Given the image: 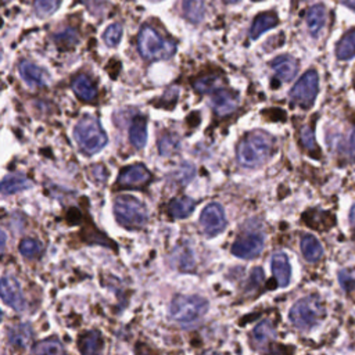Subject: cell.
Returning <instances> with one entry per match:
<instances>
[{
	"instance_id": "obj_1",
	"label": "cell",
	"mask_w": 355,
	"mask_h": 355,
	"mask_svg": "<svg viewBox=\"0 0 355 355\" xmlns=\"http://www.w3.org/2000/svg\"><path fill=\"white\" fill-rule=\"evenodd\" d=\"M272 153V137L263 132H254L243 139L236 150L237 161L245 168L263 164Z\"/></svg>"
},
{
	"instance_id": "obj_2",
	"label": "cell",
	"mask_w": 355,
	"mask_h": 355,
	"mask_svg": "<svg viewBox=\"0 0 355 355\" xmlns=\"http://www.w3.org/2000/svg\"><path fill=\"white\" fill-rule=\"evenodd\" d=\"M208 311V301L201 295H178L169 306L171 318L182 326H193Z\"/></svg>"
},
{
	"instance_id": "obj_3",
	"label": "cell",
	"mask_w": 355,
	"mask_h": 355,
	"mask_svg": "<svg viewBox=\"0 0 355 355\" xmlns=\"http://www.w3.org/2000/svg\"><path fill=\"white\" fill-rule=\"evenodd\" d=\"M324 306L316 294L298 300L290 309V322L300 330H309L324 316Z\"/></svg>"
},
{
	"instance_id": "obj_4",
	"label": "cell",
	"mask_w": 355,
	"mask_h": 355,
	"mask_svg": "<svg viewBox=\"0 0 355 355\" xmlns=\"http://www.w3.org/2000/svg\"><path fill=\"white\" fill-rule=\"evenodd\" d=\"M137 47L143 58L154 61L172 57L176 44L172 40L161 37L151 26H144L137 36Z\"/></svg>"
},
{
	"instance_id": "obj_5",
	"label": "cell",
	"mask_w": 355,
	"mask_h": 355,
	"mask_svg": "<svg viewBox=\"0 0 355 355\" xmlns=\"http://www.w3.org/2000/svg\"><path fill=\"white\" fill-rule=\"evenodd\" d=\"M73 133L78 146L86 154H96L107 144V135L93 116H83L75 126Z\"/></svg>"
},
{
	"instance_id": "obj_6",
	"label": "cell",
	"mask_w": 355,
	"mask_h": 355,
	"mask_svg": "<svg viewBox=\"0 0 355 355\" xmlns=\"http://www.w3.org/2000/svg\"><path fill=\"white\" fill-rule=\"evenodd\" d=\"M116 220L128 229H139L147 222V209L141 201L132 196H119L114 201Z\"/></svg>"
},
{
	"instance_id": "obj_7",
	"label": "cell",
	"mask_w": 355,
	"mask_h": 355,
	"mask_svg": "<svg viewBox=\"0 0 355 355\" xmlns=\"http://www.w3.org/2000/svg\"><path fill=\"white\" fill-rule=\"evenodd\" d=\"M316 93H318V73L316 71L311 69L305 72L293 86V89L290 90V100L291 103L300 107L309 108L315 101Z\"/></svg>"
},
{
	"instance_id": "obj_8",
	"label": "cell",
	"mask_w": 355,
	"mask_h": 355,
	"mask_svg": "<svg viewBox=\"0 0 355 355\" xmlns=\"http://www.w3.org/2000/svg\"><path fill=\"white\" fill-rule=\"evenodd\" d=\"M263 248V237L259 233H245L239 236L233 245H232V254L243 258V259H250L255 258L261 254Z\"/></svg>"
},
{
	"instance_id": "obj_9",
	"label": "cell",
	"mask_w": 355,
	"mask_h": 355,
	"mask_svg": "<svg viewBox=\"0 0 355 355\" xmlns=\"http://www.w3.org/2000/svg\"><path fill=\"white\" fill-rule=\"evenodd\" d=\"M200 225L204 233L208 236H216L218 233H220L226 226L223 208L216 202L208 204L201 212Z\"/></svg>"
},
{
	"instance_id": "obj_10",
	"label": "cell",
	"mask_w": 355,
	"mask_h": 355,
	"mask_svg": "<svg viewBox=\"0 0 355 355\" xmlns=\"http://www.w3.org/2000/svg\"><path fill=\"white\" fill-rule=\"evenodd\" d=\"M0 297L15 311L22 312L25 309V300L21 287L12 276H4L0 279Z\"/></svg>"
},
{
	"instance_id": "obj_11",
	"label": "cell",
	"mask_w": 355,
	"mask_h": 355,
	"mask_svg": "<svg viewBox=\"0 0 355 355\" xmlns=\"http://www.w3.org/2000/svg\"><path fill=\"white\" fill-rule=\"evenodd\" d=\"M151 179V173L141 164H135L123 168L118 176V184L121 187H140Z\"/></svg>"
},
{
	"instance_id": "obj_12",
	"label": "cell",
	"mask_w": 355,
	"mask_h": 355,
	"mask_svg": "<svg viewBox=\"0 0 355 355\" xmlns=\"http://www.w3.org/2000/svg\"><path fill=\"white\" fill-rule=\"evenodd\" d=\"M270 269L280 287H286L291 279V266L286 254L276 252L270 259Z\"/></svg>"
},
{
	"instance_id": "obj_13",
	"label": "cell",
	"mask_w": 355,
	"mask_h": 355,
	"mask_svg": "<svg viewBox=\"0 0 355 355\" xmlns=\"http://www.w3.org/2000/svg\"><path fill=\"white\" fill-rule=\"evenodd\" d=\"M19 73H21V78L29 86H44L49 80L46 71L32 64L31 61H22L19 64Z\"/></svg>"
},
{
	"instance_id": "obj_14",
	"label": "cell",
	"mask_w": 355,
	"mask_h": 355,
	"mask_svg": "<svg viewBox=\"0 0 355 355\" xmlns=\"http://www.w3.org/2000/svg\"><path fill=\"white\" fill-rule=\"evenodd\" d=\"M270 67L273 68V71L276 72V75L282 79V80H291L294 78V75L297 73L298 65L297 61L290 57V55H279L276 57L272 62Z\"/></svg>"
},
{
	"instance_id": "obj_15",
	"label": "cell",
	"mask_w": 355,
	"mask_h": 355,
	"mask_svg": "<svg viewBox=\"0 0 355 355\" xmlns=\"http://www.w3.org/2000/svg\"><path fill=\"white\" fill-rule=\"evenodd\" d=\"M211 103L219 115H226L237 107V97L227 90H218L212 94Z\"/></svg>"
},
{
	"instance_id": "obj_16",
	"label": "cell",
	"mask_w": 355,
	"mask_h": 355,
	"mask_svg": "<svg viewBox=\"0 0 355 355\" xmlns=\"http://www.w3.org/2000/svg\"><path fill=\"white\" fill-rule=\"evenodd\" d=\"M279 22L276 12L272 11H266V12H261L255 17V19L252 21L251 25V31H250V36L251 39H257L259 37L263 32L269 31L270 28L276 26Z\"/></svg>"
},
{
	"instance_id": "obj_17",
	"label": "cell",
	"mask_w": 355,
	"mask_h": 355,
	"mask_svg": "<svg viewBox=\"0 0 355 355\" xmlns=\"http://www.w3.org/2000/svg\"><path fill=\"white\" fill-rule=\"evenodd\" d=\"M32 186V182L19 173H12L7 175L1 182H0V193L1 194H14L22 190H26Z\"/></svg>"
},
{
	"instance_id": "obj_18",
	"label": "cell",
	"mask_w": 355,
	"mask_h": 355,
	"mask_svg": "<svg viewBox=\"0 0 355 355\" xmlns=\"http://www.w3.org/2000/svg\"><path fill=\"white\" fill-rule=\"evenodd\" d=\"M130 143L136 148H141L147 140V119L143 115H137L133 118L130 129H129Z\"/></svg>"
},
{
	"instance_id": "obj_19",
	"label": "cell",
	"mask_w": 355,
	"mask_h": 355,
	"mask_svg": "<svg viewBox=\"0 0 355 355\" xmlns=\"http://www.w3.org/2000/svg\"><path fill=\"white\" fill-rule=\"evenodd\" d=\"M301 252L308 262H316L322 258L323 248L315 236L304 234L301 237Z\"/></svg>"
},
{
	"instance_id": "obj_20",
	"label": "cell",
	"mask_w": 355,
	"mask_h": 355,
	"mask_svg": "<svg viewBox=\"0 0 355 355\" xmlns=\"http://www.w3.org/2000/svg\"><path fill=\"white\" fill-rule=\"evenodd\" d=\"M72 89L75 94L83 101H93L97 96V89L93 82L86 75H79L75 78L72 83Z\"/></svg>"
},
{
	"instance_id": "obj_21",
	"label": "cell",
	"mask_w": 355,
	"mask_h": 355,
	"mask_svg": "<svg viewBox=\"0 0 355 355\" xmlns=\"http://www.w3.org/2000/svg\"><path fill=\"white\" fill-rule=\"evenodd\" d=\"M79 348L82 355H101L103 340L98 331H89L79 340Z\"/></svg>"
},
{
	"instance_id": "obj_22",
	"label": "cell",
	"mask_w": 355,
	"mask_h": 355,
	"mask_svg": "<svg viewBox=\"0 0 355 355\" xmlns=\"http://www.w3.org/2000/svg\"><path fill=\"white\" fill-rule=\"evenodd\" d=\"M305 19H306L309 32L313 36L318 35L319 31L322 29V26L324 25V21H326V8L322 4L311 7L305 14Z\"/></svg>"
},
{
	"instance_id": "obj_23",
	"label": "cell",
	"mask_w": 355,
	"mask_h": 355,
	"mask_svg": "<svg viewBox=\"0 0 355 355\" xmlns=\"http://www.w3.org/2000/svg\"><path fill=\"white\" fill-rule=\"evenodd\" d=\"M196 204L191 198L189 197H179V198H175L171 201L169 204V214L173 216V218H178V219H182V218H187L193 209H194Z\"/></svg>"
},
{
	"instance_id": "obj_24",
	"label": "cell",
	"mask_w": 355,
	"mask_h": 355,
	"mask_svg": "<svg viewBox=\"0 0 355 355\" xmlns=\"http://www.w3.org/2000/svg\"><path fill=\"white\" fill-rule=\"evenodd\" d=\"M336 55L340 60H348L355 55V29L347 32L336 47Z\"/></svg>"
},
{
	"instance_id": "obj_25",
	"label": "cell",
	"mask_w": 355,
	"mask_h": 355,
	"mask_svg": "<svg viewBox=\"0 0 355 355\" xmlns=\"http://www.w3.org/2000/svg\"><path fill=\"white\" fill-rule=\"evenodd\" d=\"M273 326L269 320H263L252 330V343L255 345H266L273 337Z\"/></svg>"
},
{
	"instance_id": "obj_26",
	"label": "cell",
	"mask_w": 355,
	"mask_h": 355,
	"mask_svg": "<svg viewBox=\"0 0 355 355\" xmlns=\"http://www.w3.org/2000/svg\"><path fill=\"white\" fill-rule=\"evenodd\" d=\"M31 329L28 324H18L10 329L8 340L15 347H25L31 341Z\"/></svg>"
},
{
	"instance_id": "obj_27",
	"label": "cell",
	"mask_w": 355,
	"mask_h": 355,
	"mask_svg": "<svg viewBox=\"0 0 355 355\" xmlns=\"http://www.w3.org/2000/svg\"><path fill=\"white\" fill-rule=\"evenodd\" d=\"M183 12L191 22H200L204 17L205 7L202 0H183Z\"/></svg>"
},
{
	"instance_id": "obj_28",
	"label": "cell",
	"mask_w": 355,
	"mask_h": 355,
	"mask_svg": "<svg viewBox=\"0 0 355 355\" xmlns=\"http://www.w3.org/2000/svg\"><path fill=\"white\" fill-rule=\"evenodd\" d=\"M33 355H64V348L57 338H49L35 345Z\"/></svg>"
},
{
	"instance_id": "obj_29",
	"label": "cell",
	"mask_w": 355,
	"mask_h": 355,
	"mask_svg": "<svg viewBox=\"0 0 355 355\" xmlns=\"http://www.w3.org/2000/svg\"><path fill=\"white\" fill-rule=\"evenodd\" d=\"M218 85H219V78L218 76L205 75V76H201L197 80H194L193 87L198 93H208V92H212Z\"/></svg>"
},
{
	"instance_id": "obj_30",
	"label": "cell",
	"mask_w": 355,
	"mask_h": 355,
	"mask_svg": "<svg viewBox=\"0 0 355 355\" xmlns=\"http://www.w3.org/2000/svg\"><path fill=\"white\" fill-rule=\"evenodd\" d=\"M179 139L175 135H164L158 140V150L161 155H171L178 150Z\"/></svg>"
},
{
	"instance_id": "obj_31",
	"label": "cell",
	"mask_w": 355,
	"mask_h": 355,
	"mask_svg": "<svg viewBox=\"0 0 355 355\" xmlns=\"http://www.w3.org/2000/svg\"><path fill=\"white\" fill-rule=\"evenodd\" d=\"M42 251V245L39 241L33 239H25L19 243V252L26 258H33Z\"/></svg>"
},
{
	"instance_id": "obj_32",
	"label": "cell",
	"mask_w": 355,
	"mask_h": 355,
	"mask_svg": "<svg viewBox=\"0 0 355 355\" xmlns=\"http://www.w3.org/2000/svg\"><path fill=\"white\" fill-rule=\"evenodd\" d=\"M60 4V0H35V11L40 17L53 14Z\"/></svg>"
},
{
	"instance_id": "obj_33",
	"label": "cell",
	"mask_w": 355,
	"mask_h": 355,
	"mask_svg": "<svg viewBox=\"0 0 355 355\" xmlns=\"http://www.w3.org/2000/svg\"><path fill=\"white\" fill-rule=\"evenodd\" d=\"M121 36H122V28H121V25H118V24L110 25V26L105 29L104 35H103L105 44H107V46H111V47H114V46H116V44L119 43Z\"/></svg>"
},
{
	"instance_id": "obj_34",
	"label": "cell",
	"mask_w": 355,
	"mask_h": 355,
	"mask_svg": "<svg viewBox=\"0 0 355 355\" xmlns=\"http://www.w3.org/2000/svg\"><path fill=\"white\" fill-rule=\"evenodd\" d=\"M301 139H302V144L308 151H318V144L315 141L313 137V132L309 126H304L301 130Z\"/></svg>"
},
{
	"instance_id": "obj_35",
	"label": "cell",
	"mask_w": 355,
	"mask_h": 355,
	"mask_svg": "<svg viewBox=\"0 0 355 355\" xmlns=\"http://www.w3.org/2000/svg\"><path fill=\"white\" fill-rule=\"evenodd\" d=\"M338 280H340V284L344 290H352L355 288V275L349 270H341L338 273Z\"/></svg>"
},
{
	"instance_id": "obj_36",
	"label": "cell",
	"mask_w": 355,
	"mask_h": 355,
	"mask_svg": "<svg viewBox=\"0 0 355 355\" xmlns=\"http://www.w3.org/2000/svg\"><path fill=\"white\" fill-rule=\"evenodd\" d=\"M348 154L352 159H355V132L352 133V136L349 139V143H348Z\"/></svg>"
},
{
	"instance_id": "obj_37",
	"label": "cell",
	"mask_w": 355,
	"mask_h": 355,
	"mask_svg": "<svg viewBox=\"0 0 355 355\" xmlns=\"http://www.w3.org/2000/svg\"><path fill=\"white\" fill-rule=\"evenodd\" d=\"M6 244H7V233L0 227V252L4 251Z\"/></svg>"
},
{
	"instance_id": "obj_38",
	"label": "cell",
	"mask_w": 355,
	"mask_h": 355,
	"mask_svg": "<svg viewBox=\"0 0 355 355\" xmlns=\"http://www.w3.org/2000/svg\"><path fill=\"white\" fill-rule=\"evenodd\" d=\"M136 355H153L151 351L148 348H146L144 345H137L136 348Z\"/></svg>"
},
{
	"instance_id": "obj_39",
	"label": "cell",
	"mask_w": 355,
	"mask_h": 355,
	"mask_svg": "<svg viewBox=\"0 0 355 355\" xmlns=\"http://www.w3.org/2000/svg\"><path fill=\"white\" fill-rule=\"evenodd\" d=\"M340 1L344 3L345 6H348V7H351V8L355 10V0H340Z\"/></svg>"
},
{
	"instance_id": "obj_40",
	"label": "cell",
	"mask_w": 355,
	"mask_h": 355,
	"mask_svg": "<svg viewBox=\"0 0 355 355\" xmlns=\"http://www.w3.org/2000/svg\"><path fill=\"white\" fill-rule=\"evenodd\" d=\"M349 216H351V220H352V222H355V205H354V208H352V211H351V215H349Z\"/></svg>"
},
{
	"instance_id": "obj_41",
	"label": "cell",
	"mask_w": 355,
	"mask_h": 355,
	"mask_svg": "<svg viewBox=\"0 0 355 355\" xmlns=\"http://www.w3.org/2000/svg\"><path fill=\"white\" fill-rule=\"evenodd\" d=\"M202 355H219V354L215 352V351H207V352H204Z\"/></svg>"
},
{
	"instance_id": "obj_42",
	"label": "cell",
	"mask_w": 355,
	"mask_h": 355,
	"mask_svg": "<svg viewBox=\"0 0 355 355\" xmlns=\"http://www.w3.org/2000/svg\"><path fill=\"white\" fill-rule=\"evenodd\" d=\"M225 3H229V4H233V3H237V1H240V0H223Z\"/></svg>"
},
{
	"instance_id": "obj_43",
	"label": "cell",
	"mask_w": 355,
	"mask_h": 355,
	"mask_svg": "<svg viewBox=\"0 0 355 355\" xmlns=\"http://www.w3.org/2000/svg\"><path fill=\"white\" fill-rule=\"evenodd\" d=\"M1 318H3V313H1V311H0V320H1Z\"/></svg>"
},
{
	"instance_id": "obj_44",
	"label": "cell",
	"mask_w": 355,
	"mask_h": 355,
	"mask_svg": "<svg viewBox=\"0 0 355 355\" xmlns=\"http://www.w3.org/2000/svg\"><path fill=\"white\" fill-rule=\"evenodd\" d=\"M0 60H1V53H0Z\"/></svg>"
},
{
	"instance_id": "obj_45",
	"label": "cell",
	"mask_w": 355,
	"mask_h": 355,
	"mask_svg": "<svg viewBox=\"0 0 355 355\" xmlns=\"http://www.w3.org/2000/svg\"><path fill=\"white\" fill-rule=\"evenodd\" d=\"M254 1H261V0H254Z\"/></svg>"
}]
</instances>
